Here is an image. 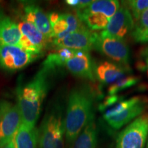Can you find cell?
<instances>
[{
    "instance_id": "16",
    "label": "cell",
    "mask_w": 148,
    "mask_h": 148,
    "mask_svg": "<svg viewBox=\"0 0 148 148\" xmlns=\"http://www.w3.org/2000/svg\"><path fill=\"white\" fill-rule=\"evenodd\" d=\"M97 143V128L93 117L75 140L72 148H96Z\"/></svg>"
},
{
    "instance_id": "5",
    "label": "cell",
    "mask_w": 148,
    "mask_h": 148,
    "mask_svg": "<svg viewBox=\"0 0 148 148\" xmlns=\"http://www.w3.org/2000/svg\"><path fill=\"white\" fill-rule=\"evenodd\" d=\"M21 123L17 104L8 101H0V147L13 139Z\"/></svg>"
},
{
    "instance_id": "14",
    "label": "cell",
    "mask_w": 148,
    "mask_h": 148,
    "mask_svg": "<svg viewBox=\"0 0 148 148\" xmlns=\"http://www.w3.org/2000/svg\"><path fill=\"white\" fill-rule=\"evenodd\" d=\"M13 140L15 148H37L38 130L21 123Z\"/></svg>"
},
{
    "instance_id": "3",
    "label": "cell",
    "mask_w": 148,
    "mask_h": 148,
    "mask_svg": "<svg viewBox=\"0 0 148 148\" xmlns=\"http://www.w3.org/2000/svg\"><path fill=\"white\" fill-rule=\"evenodd\" d=\"M64 121L59 109L48 113L38 130L39 148H64Z\"/></svg>"
},
{
    "instance_id": "22",
    "label": "cell",
    "mask_w": 148,
    "mask_h": 148,
    "mask_svg": "<svg viewBox=\"0 0 148 148\" xmlns=\"http://www.w3.org/2000/svg\"><path fill=\"white\" fill-rule=\"evenodd\" d=\"M138 78L134 75H124L111 84L108 88L109 95H114L118 92L134 86L138 82Z\"/></svg>"
},
{
    "instance_id": "15",
    "label": "cell",
    "mask_w": 148,
    "mask_h": 148,
    "mask_svg": "<svg viewBox=\"0 0 148 148\" xmlns=\"http://www.w3.org/2000/svg\"><path fill=\"white\" fill-rule=\"evenodd\" d=\"M96 77L103 84H112L117 79L124 76V71L121 66L104 61L96 66Z\"/></svg>"
},
{
    "instance_id": "6",
    "label": "cell",
    "mask_w": 148,
    "mask_h": 148,
    "mask_svg": "<svg viewBox=\"0 0 148 148\" xmlns=\"http://www.w3.org/2000/svg\"><path fill=\"white\" fill-rule=\"evenodd\" d=\"M94 48L119 64L127 65L129 63L130 49L123 38L109 36L101 32L98 34Z\"/></svg>"
},
{
    "instance_id": "29",
    "label": "cell",
    "mask_w": 148,
    "mask_h": 148,
    "mask_svg": "<svg viewBox=\"0 0 148 148\" xmlns=\"http://www.w3.org/2000/svg\"><path fill=\"white\" fill-rule=\"evenodd\" d=\"M0 148H15V146H14V140L12 139L11 140H10V141L8 142L7 143H5L4 145H3L2 147H0Z\"/></svg>"
},
{
    "instance_id": "4",
    "label": "cell",
    "mask_w": 148,
    "mask_h": 148,
    "mask_svg": "<svg viewBox=\"0 0 148 148\" xmlns=\"http://www.w3.org/2000/svg\"><path fill=\"white\" fill-rule=\"evenodd\" d=\"M147 136L148 113H144L119 133L116 148H144Z\"/></svg>"
},
{
    "instance_id": "20",
    "label": "cell",
    "mask_w": 148,
    "mask_h": 148,
    "mask_svg": "<svg viewBox=\"0 0 148 148\" xmlns=\"http://www.w3.org/2000/svg\"><path fill=\"white\" fill-rule=\"evenodd\" d=\"M77 15L81 21L86 23L88 28L92 31L104 29L110 19L106 16L99 13H84L77 12Z\"/></svg>"
},
{
    "instance_id": "9",
    "label": "cell",
    "mask_w": 148,
    "mask_h": 148,
    "mask_svg": "<svg viewBox=\"0 0 148 148\" xmlns=\"http://www.w3.org/2000/svg\"><path fill=\"white\" fill-rule=\"evenodd\" d=\"M134 25V20L130 11L126 7L121 6L109 19L106 27L101 32L109 36L123 38L132 32Z\"/></svg>"
},
{
    "instance_id": "27",
    "label": "cell",
    "mask_w": 148,
    "mask_h": 148,
    "mask_svg": "<svg viewBox=\"0 0 148 148\" xmlns=\"http://www.w3.org/2000/svg\"><path fill=\"white\" fill-rule=\"evenodd\" d=\"M48 15V18H49V21L50 22V24L51 25V27L53 26L54 24L58 21L59 17H60V14L57 13V12H50L49 14H47Z\"/></svg>"
},
{
    "instance_id": "17",
    "label": "cell",
    "mask_w": 148,
    "mask_h": 148,
    "mask_svg": "<svg viewBox=\"0 0 148 148\" xmlns=\"http://www.w3.org/2000/svg\"><path fill=\"white\" fill-rule=\"evenodd\" d=\"M119 1L115 0H96L92 1L86 8L77 12L84 13H99L110 18L119 8Z\"/></svg>"
},
{
    "instance_id": "31",
    "label": "cell",
    "mask_w": 148,
    "mask_h": 148,
    "mask_svg": "<svg viewBox=\"0 0 148 148\" xmlns=\"http://www.w3.org/2000/svg\"><path fill=\"white\" fill-rule=\"evenodd\" d=\"M147 148H148V141H147Z\"/></svg>"
},
{
    "instance_id": "13",
    "label": "cell",
    "mask_w": 148,
    "mask_h": 148,
    "mask_svg": "<svg viewBox=\"0 0 148 148\" xmlns=\"http://www.w3.org/2000/svg\"><path fill=\"white\" fill-rule=\"evenodd\" d=\"M21 32L18 24L4 16L0 20V45H17Z\"/></svg>"
},
{
    "instance_id": "7",
    "label": "cell",
    "mask_w": 148,
    "mask_h": 148,
    "mask_svg": "<svg viewBox=\"0 0 148 148\" xmlns=\"http://www.w3.org/2000/svg\"><path fill=\"white\" fill-rule=\"evenodd\" d=\"M38 57L26 52L17 45H0V69L8 72L18 71Z\"/></svg>"
},
{
    "instance_id": "23",
    "label": "cell",
    "mask_w": 148,
    "mask_h": 148,
    "mask_svg": "<svg viewBox=\"0 0 148 148\" xmlns=\"http://www.w3.org/2000/svg\"><path fill=\"white\" fill-rule=\"evenodd\" d=\"M129 8L132 10L135 20L138 21L140 14L145 10L148 9V0H135L126 1Z\"/></svg>"
},
{
    "instance_id": "18",
    "label": "cell",
    "mask_w": 148,
    "mask_h": 148,
    "mask_svg": "<svg viewBox=\"0 0 148 148\" xmlns=\"http://www.w3.org/2000/svg\"><path fill=\"white\" fill-rule=\"evenodd\" d=\"M75 50L68 48H60L56 52L51 53L42 64V69L49 72L51 69L65 65L66 62L75 56Z\"/></svg>"
},
{
    "instance_id": "8",
    "label": "cell",
    "mask_w": 148,
    "mask_h": 148,
    "mask_svg": "<svg viewBox=\"0 0 148 148\" xmlns=\"http://www.w3.org/2000/svg\"><path fill=\"white\" fill-rule=\"evenodd\" d=\"M98 34L88 28L85 25L82 28L68 34L63 39L51 41L57 49L68 48L73 50L87 51L94 48Z\"/></svg>"
},
{
    "instance_id": "2",
    "label": "cell",
    "mask_w": 148,
    "mask_h": 148,
    "mask_svg": "<svg viewBox=\"0 0 148 148\" xmlns=\"http://www.w3.org/2000/svg\"><path fill=\"white\" fill-rule=\"evenodd\" d=\"M49 72L40 69L32 80L16 88L17 106L22 123L34 127L39 118L42 101L49 88Z\"/></svg>"
},
{
    "instance_id": "26",
    "label": "cell",
    "mask_w": 148,
    "mask_h": 148,
    "mask_svg": "<svg viewBox=\"0 0 148 148\" xmlns=\"http://www.w3.org/2000/svg\"><path fill=\"white\" fill-rule=\"evenodd\" d=\"M137 67L138 69L145 70L148 69V49H143L140 51L139 60H138Z\"/></svg>"
},
{
    "instance_id": "19",
    "label": "cell",
    "mask_w": 148,
    "mask_h": 148,
    "mask_svg": "<svg viewBox=\"0 0 148 148\" xmlns=\"http://www.w3.org/2000/svg\"><path fill=\"white\" fill-rule=\"evenodd\" d=\"M18 25L21 34L27 36L34 45L43 51V49L47 46L49 40L32 24L21 21Z\"/></svg>"
},
{
    "instance_id": "21",
    "label": "cell",
    "mask_w": 148,
    "mask_h": 148,
    "mask_svg": "<svg viewBox=\"0 0 148 148\" xmlns=\"http://www.w3.org/2000/svg\"><path fill=\"white\" fill-rule=\"evenodd\" d=\"M132 36L138 42H148V9L140 14L132 30Z\"/></svg>"
},
{
    "instance_id": "25",
    "label": "cell",
    "mask_w": 148,
    "mask_h": 148,
    "mask_svg": "<svg viewBox=\"0 0 148 148\" xmlns=\"http://www.w3.org/2000/svg\"><path fill=\"white\" fill-rule=\"evenodd\" d=\"M121 99L122 98L120 97V96H118L116 95L107 96V97L104 99L103 102L99 105V109L101 111V112L106 111V110H108V108H110L111 107L113 106L114 105H115L116 103L122 101Z\"/></svg>"
},
{
    "instance_id": "11",
    "label": "cell",
    "mask_w": 148,
    "mask_h": 148,
    "mask_svg": "<svg viewBox=\"0 0 148 148\" xmlns=\"http://www.w3.org/2000/svg\"><path fill=\"white\" fill-rule=\"evenodd\" d=\"M22 21L27 22L39 30L48 40L51 39L52 28L47 14L35 3H28L23 7Z\"/></svg>"
},
{
    "instance_id": "10",
    "label": "cell",
    "mask_w": 148,
    "mask_h": 148,
    "mask_svg": "<svg viewBox=\"0 0 148 148\" xmlns=\"http://www.w3.org/2000/svg\"><path fill=\"white\" fill-rule=\"evenodd\" d=\"M65 66L75 76L95 81L96 79L95 68L88 52L75 50V56L66 62Z\"/></svg>"
},
{
    "instance_id": "28",
    "label": "cell",
    "mask_w": 148,
    "mask_h": 148,
    "mask_svg": "<svg viewBox=\"0 0 148 148\" xmlns=\"http://www.w3.org/2000/svg\"><path fill=\"white\" fill-rule=\"evenodd\" d=\"M65 2L66 4L70 5L71 7L76 8L79 3V0H66Z\"/></svg>"
},
{
    "instance_id": "1",
    "label": "cell",
    "mask_w": 148,
    "mask_h": 148,
    "mask_svg": "<svg viewBox=\"0 0 148 148\" xmlns=\"http://www.w3.org/2000/svg\"><path fill=\"white\" fill-rule=\"evenodd\" d=\"M93 90L87 85L74 88L70 92L64 120V134L68 143L73 144L94 117Z\"/></svg>"
},
{
    "instance_id": "12",
    "label": "cell",
    "mask_w": 148,
    "mask_h": 148,
    "mask_svg": "<svg viewBox=\"0 0 148 148\" xmlns=\"http://www.w3.org/2000/svg\"><path fill=\"white\" fill-rule=\"evenodd\" d=\"M146 108H147V101L141 97V99L138 102L127 107L119 114L106 119V121L112 128L118 130L127 124L134 118L141 115Z\"/></svg>"
},
{
    "instance_id": "32",
    "label": "cell",
    "mask_w": 148,
    "mask_h": 148,
    "mask_svg": "<svg viewBox=\"0 0 148 148\" xmlns=\"http://www.w3.org/2000/svg\"><path fill=\"white\" fill-rule=\"evenodd\" d=\"M147 75H148V70H147Z\"/></svg>"
},
{
    "instance_id": "24",
    "label": "cell",
    "mask_w": 148,
    "mask_h": 148,
    "mask_svg": "<svg viewBox=\"0 0 148 148\" xmlns=\"http://www.w3.org/2000/svg\"><path fill=\"white\" fill-rule=\"evenodd\" d=\"M51 28H52L51 39L67 30L68 23L66 19L65 14H60L58 21L51 27Z\"/></svg>"
},
{
    "instance_id": "30",
    "label": "cell",
    "mask_w": 148,
    "mask_h": 148,
    "mask_svg": "<svg viewBox=\"0 0 148 148\" xmlns=\"http://www.w3.org/2000/svg\"><path fill=\"white\" fill-rule=\"evenodd\" d=\"M4 16H4V14H3L2 8H1V7L0 6V20H1V18H3Z\"/></svg>"
}]
</instances>
